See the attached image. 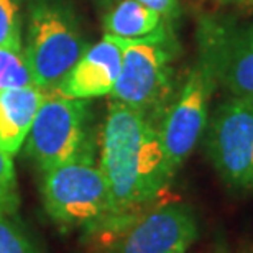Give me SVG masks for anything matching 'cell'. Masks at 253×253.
I'll use <instances>...</instances> for the list:
<instances>
[{
  "label": "cell",
  "mask_w": 253,
  "mask_h": 253,
  "mask_svg": "<svg viewBox=\"0 0 253 253\" xmlns=\"http://www.w3.org/2000/svg\"><path fill=\"white\" fill-rule=\"evenodd\" d=\"M217 79L207 53L199 48V58L189 71L178 97L166 109L158 124V135L166 165L174 176L189 158L207 128L209 104Z\"/></svg>",
  "instance_id": "obj_5"
},
{
  "label": "cell",
  "mask_w": 253,
  "mask_h": 253,
  "mask_svg": "<svg viewBox=\"0 0 253 253\" xmlns=\"http://www.w3.org/2000/svg\"><path fill=\"white\" fill-rule=\"evenodd\" d=\"M124 46L120 38L104 35L87 48L69 74L54 87V94L69 99H92L110 95L122 68Z\"/></svg>",
  "instance_id": "obj_10"
},
{
  "label": "cell",
  "mask_w": 253,
  "mask_h": 253,
  "mask_svg": "<svg viewBox=\"0 0 253 253\" xmlns=\"http://www.w3.org/2000/svg\"><path fill=\"white\" fill-rule=\"evenodd\" d=\"M74 17L61 5L35 0L30 7L25 54L42 89H54L87 51Z\"/></svg>",
  "instance_id": "obj_4"
},
{
  "label": "cell",
  "mask_w": 253,
  "mask_h": 253,
  "mask_svg": "<svg viewBox=\"0 0 253 253\" xmlns=\"http://www.w3.org/2000/svg\"><path fill=\"white\" fill-rule=\"evenodd\" d=\"M46 92L42 87L0 90V148L15 155L27 140L30 126Z\"/></svg>",
  "instance_id": "obj_11"
},
{
  "label": "cell",
  "mask_w": 253,
  "mask_h": 253,
  "mask_svg": "<svg viewBox=\"0 0 253 253\" xmlns=\"http://www.w3.org/2000/svg\"><path fill=\"white\" fill-rule=\"evenodd\" d=\"M189 245L191 244H181V245H178L173 252H169V253H186V252H188V249H189Z\"/></svg>",
  "instance_id": "obj_18"
},
{
  "label": "cell",
  "mask_w": 253,
  "mask_h": 253,
  "mask_svg": "<svg viewBox=\"0 0 253 253\" xmlns=\"http://www.w3.org/2000/svg\"><path fill=\"white\" fill-rule=\"evenodd\" d=\"M40 87L23 46H0V90Z\"/></svg>",
  "instance_id": "obj_13"
},
{
  "label": "cell",
  "mask_w": 253,
  "mask_h": 253,
  "mask_svg": "<svg viewBox=\"0 0 253 253\" xmlns=\"http://www.w3.org/2000/svg\"><path fill=\"white\" fill-rule=\"evenodd\" d=\"M42 196L48 215L61 224L109 219V188L95 160L94 138L74 158L44 173Z\"/></svg>",
  "instance_id": "obj_2"
},
{
  "label": "cell",
  "mask_w": 253,
  "mask_h": 253,
  "mask_svg": "<svg viewBox=\"0 0 253 253\" xmlns=\"http://www.w3.org/2000/svg\"><path fill=\"white\" fill-rule=\"evenodd\" d=\"M99 166L109 188V219L125 220L155 201L173 178L158 125L117 100L109 105L100 140Z\"/></svg>",
  "instance_id": "obj_1"
},
{
  "label": "cell",
  "mask_w": 253,
  "mask_h": 253,
  "mask_svg": "<svg viewBox=\"0 0 253 253\" xmlns=\"http://www.w3.org/2000/svg\"><path fill=\"white\" fill-rule=\"evenodd\" d=\"M0 253H35L23 232L5 214H0Z\"/></svg>",
  "instance_id": "obj_16"
},
{
  "label": "cell",
  "mask_w": 253,
  "mask_h": 253,
  "mask_svg": "<svg viewBox=\"0 0 253 253\" xmlns=\"http://www.w3.org/2000/svg\"><path fill=\"white\" fill-rule=\"evenodd\" d=\"M217 84L235 97L253 99V23H202L201 44Z\"/></svg>",
  "instance_id": "obj_8"
},
{
  "label": "cell",
  "mask_w": 253,
  "mask_h": 253,
  "mask_svg": "<svg viewBox=\"0 0 253 253\" xmlns=\"http://www.w3.org/2000/svg\"><path fill=\"white\" fill-rule=\"evenodd\" d=\"M136 2L156 12L163 20H173L179 13L178 0H136Z\"/></svg>",
  "instance_id": "obj_17"
},
{
  "label": "cell",
  "mask_w": 253,
  "mask_h": 253,
  "mask_svg": "<svg viewBox=\"0 0 253 253\" xmlns=\"http://www.w3.org/2000/svg\"><path fill=\"white\" fill-rule=\"evenodd\" d=\"M119 38V37H117ZM124 46L122 68L112 100L143 112L158 125L171 94V53L166 30L138 40L120 38Z\"/></svg>",
  "instance_id": "obj_3"
},
{
  "label": "cell",
  "mask_w": 253,
  "mask_h": 253,
  "mask_svg": "<svg viewBox=\"0 0 253 253\" xmlns=\"http://www.w3.org/2000/svg\"><path fill=\"white\" fill-rule=\"evenodd\" d=\"M237 2H253V0H237Z\"/></svg>",
  "instance_id": "obj_19"
},
{
  "label": "cell",
  "mask_w": 253,
  "mask_h": 253,
  "mask_svg": "<svg viewBox=\"0 0 253 253\" xmlns=\"http://www.w3.org/2000/svg\"><path fill=\"white\" fill-rule=\"evenodd\" d=\"M90 140L87 102L46 94L27 135V151L46 173L74 158Z\"/></svg>",
  "instance_id": "obj_6"
},
{
  "label": "cell",
  "mask_w": 253,
  "mask_h": 253,
  "mask_svg": "<svg viewBox=\"0 0 253 253\" xmlns=\"http://www.w3.org/2000/svg\"><path fill=\"white\" fill-rule=\"evenodd\" d=\"M206 146L225 184L253 192V99L224 100L212 115Z\"/></svg>",
  "instance_id": "obj_7"
},
{
  "label": "cell",
  "mask_w": 253,
  "mask_h": 253,
  "mask_svg": "<svg viewBox=\"0 0 253 253\" xmlns=\"http://www.w3.org/2000/svg\"><path fill=\"white\" fill-rule=\"evenodd\" d=\"M158 13L136 0H122L104 20L105 33L124 40H138L158 33L165 28Z\"/></svg>",
  "instance_id": "obj_12"
},
{
  "label": "cell",
  "mask_w": 253,
  "mask_h": 253,
  "mask_svg": "<svg viewBox=\"0 0 253 253\" xmlns=\"http://www.w3.org/2000/svg\"><path fill=\"white\" fill-rule=\"evenodd\" d=\"M0 46H23L18 0H0Z\"/></svg>",
  "instance_id": "obj_15"
},
{
  "label": "cell",
  "mask_w": 253,
  "mask_h": 253,
  "mask_svg": "<svg viewBox=\"0 0 253 253\" xmlns=\"http://www.w3.org/2000/svg\"><path fill=\"white\" fill-rule=\"evenodd\" d=\"M197 235L192 211L184 204H168L143 215L120 240L114 253H169Z\"/></svg>",
  "instance_id": "obj_9"
},
{
  "label": "cell",
  "mask_w": 253,
  "mask_h": 253,
  "mask_svg": "<svg viewBox=\"0 0 253 253\" xmlns=\"http://www.w3.org/2000/svg\"><path fill=\"white\" fill-rule=\"evenodd\" d=\"M20 206L17 173L12 155L0 148V214L12 217Z\"/></svg>",
  "instance_id": "obj_14"
}]
</instances>
